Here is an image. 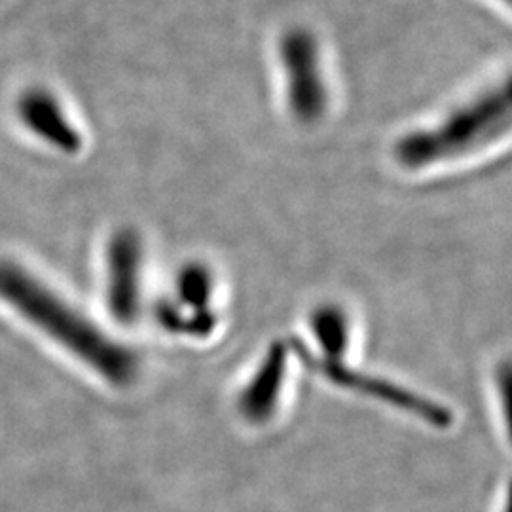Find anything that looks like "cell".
Masks as SVG:
<instances>
[{
    "label": "cell",
    "mask_w": 512,
    "mask_h": 512,
    "mask_svg": "<svg viewBox=\"0 0 512 512\" xmlns=\"http://www.w3.org/2000/svg\"><path fill=\"white\" fill-rule=\"evenodd\" d=\"M18 114L23 126L50 147L65 154H76L82 148V135L48 90L33 88L23 93L18 101Z\"/></svg>",
    "instance_id": "cell-7"
},
{
    "label": "cell",
    "mask_w": 512,
    "mask_h": 512,
    "mask_svg": "<svg viewBox=\"0 0 512 512\" xmlns=\"http://www.w3.org/2000/svg\"><path fill=\"white\" fill-rule=\"evenodd\" d=\"M279 55L287 76V99L294 118L302 124L317 122L327 110V90L315 40L308 31L293 29L281 38Z\"/></svg>",
    "instance_id": "cell-4"
},
{
    "label": "cell",
    "mask_w": 512,
    "mask_h": 512,
    "mask_svg": "<svg viewBox=\"0 0 512 512\" xmlns=\"http://www.w3.org/2000/svg\"><path fill=\"white\" fill-rule=\"evenodd\" d=\"M0 300L18 310L57 344L69 349L112 385H129L139 374L131 349L114 342L61 296L16 262L0 260Z\"/></svg>",
    "instance_id": "cell-1"
},
{
    "label": "cell",
    "mask_w": 512,
    "mask_h": 512,
    "mask_svg": "<svg viewBox=\"0 0 512 512\" xmlns=\"http://www.w3.org/2000/svg\"><path fill=\"white\" fill-rule=\"evenodd\" d=\"M287 361L289 346L285 342L277 340L266 349L255 374L239 391L236 404L243 420L251 425H264L274 418L287 376Z\"/></svg>",
    "instance_id": "cell-6"
},
{
    "label": "cell",
    "mask_w": 512,
    "mask_h": 512,
    "mask_svg": "<svg viewBox=\"0 0 512 512\" xmlns=\"http://www.w3.org/2000/svg\"><path fill=\"white\" fill-rule=\"evenodd\" d=\"M215 296V275L202 264H186L175 279L173 300L184 310L211 311V302Z\"/></svg>",
    "instance_id": "cell-9"
},
{
    "label": "cell",
    "mask_w": 512,
    "mask_h": 512,
    "mask_svg": "<svg viewBox=\"0 0 512 512\" xmlns=\"http://www.w3.org/2000/svg\"><path fill=\"white\" fill-rule=\"evenodd\" d=\"M143 241L131 230H118L107 253V306L114 321L131 325L141 313Z\"/></svg>",
    "instance_id": "cell-5"
},
{
    "label": "cell",
    "mask_w": 512,
    "mask_h": 512,
    "mask_svg": "<svg viewBox=\"0 0 512 512\" xmlns=\"http://www.w3.org/2000/svg\"><path fill=\"white\" fill-rule=\"evenodd\" d=\"M291 348L294 353L311 368L315 374L329 380L330 384L338 385L342 389L353 391L357 395H363L366 399H374L378 403L393 406L401 412H408L414 418L425 421L433 427L446 429L452 423V414L442 404L435 403L431 399H425L418 393L404 389L401 385L393 384L384 378L366 374L363 370H357L344 361H329L306 348L300 340H291Z\"/></svg>",
    "instance_id": "cell-3"
},
{
    "label": "cell",
    "mask_w": 512,
    "mask_h": 512,
    "mask_svg": "<svg viewBox=\"0 0 512 512\" xmlns=\"http://www.w3.org/2000/svg\"><path fill=\"white\" fill-rule=\"evenodd\" d=\"M511 128L509 84L480 95L452 112L439 126L420 129L399 139L395 158L404 169H427L488 147Z\"/></svg>",
    "instance_id": "cell-2"
},
{
    "label": "cell",
    "mask_w": 512,
    "mask_h": 512,
    "mask_svg": "<svg viewBox=\"0 0 512 512\" xmlns=\"http://www.w3.org/2000/svg\"><path fill=\"white\" fill-rule=\"evenodd\" d=\"M310 330L319 351L315 355L329 361H344L351 342V323L344 308L323 304L311 311Z\"/></svg>",
    "instance_id": "cell-8"
},
{
    "label": "cell",
    "mask_w": 512,
    "mask_h": 512,
    "mask_svg": "<svg viewBox=\"0 0 512 512\" xmlns=\"http://www.w3.org/2000/svg\"><path fill=\"white\" fill-rule=\"evenodd\" d=\"M156 321L160 327L181 336L205 338L217 327V315L211 311L184 310L173 298H162L156 306Z\"/></svg>",
    "instance_id": "cell-10"
}]
</instances>
